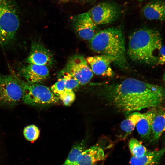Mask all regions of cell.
Here are the masks:
<instances>
[{"mask_svg":"<svg viewBox=\"0 0 165 165\" xmlns=\"http://www.w3.org/2000/svg\"><path fill=\"white\" fill-rule=\"evenodd\" d=\"M75 29L80 37L90 41L96 33V25L87 12L77 15L72 18Z\"/></svg>","mask_w":165,"mask_h":165,"instance_id":"obj_9","label":"cell"},{"mask_svg":"<svg viewBox=\"0 0 165 165\" xmlns=\"http://www.w3.org/2000/svg\"><path fill=\"white\" fill-rule=\"evenodd\" d=\"M61 73L65 80L66 90H73L80 85L77 79L68 72L62 71Z\"/></svg>","mask_w":165,"mask_h":165,"instance_id":"obj_22","label":"cell"},{"mask_svg":"<svg viewBox=\"0 0 165 165\" xmlns=\"http://www.w3.org/2000/svg\"><path fill=\"white\" fill-rule=\"evenodd\" d=\"M24 80L16 75L0 74V107H12L22 101Z\"/></svg>","mask_w":165,"mask_h":165,"instance_id":"obj_5","label":"cell"},{"mask_svg":"<svg viewBox=\"0 0 165 165\" xmlns=\"http://www.w3.org/2000/svg\"><path fill=\"white\" fill-rule=\"evenodd\" d=\"M156 108L142 113V117L136 126L141 138L145 141H149L151 138L152 123L156 112Z\"/></svg>","mask_w":165,"mask_h":165,"instance_id":"obj_15","label":"cell"},{"mask_svg":"<svg viewBox=\"0 0 165 165\" xmlns=\"http://www.w3.org/2000/svg\"><path fill=\"white\" fill-rule=\"evenodd\" d=\"M87 62L93 73L99 75L113 76L114 72L111 64L116 63L114 58L105 55L89 56L86 59Z\"/></svg>","mask_w":165,"mask_h":165,"instance_id":"obj_11","label":"cell"},{"mask_svg":"<svg viewBox=\"0 0 165 165\" xmlns=\"http://www.w3.org/2000/svg\"><path fill=\"white\" fill-rule=\"evenodd\" d=\"M86 142L83 140L73 146L68 157L62 165H76L78 157L85 148Z\"/></svg>","mask_w":165,"mask_h":165,"instance_id":"obj_19","label":"cell"},{"mask_svg":"<svg viewBox=\"0 0 165 165\" xmlns=\"http://www.w3.org/2000/svg\"><path fill=\"white\" fill-rule=\"evenodd\" d=\"M64 104L66 106H70L74 101L75 95L73 90H65L59 96Z\"/></svg>","mask_w":165,"mask_h":165,"instance_id":"obj_24","label":"cell"},{"mask_svg":"<svg viewBox=\"0 0 165 165\" xmlns=\"http://www.w3.org/2000/svg\"><path fill=\"white\" fill-rule=\"evenodd\" d=\"M143 13L144 16L150 20H164L165 3L161 0H154L143 8Z\"/></svg>","mask_w":165,"mask_h":165,"instance_id":"obj_16","label":"cell"},{"mask_svg":"<svg viewBox=\"0 0 165 165\" xmlns=\"http://www.w3.org/2000/svg\"><path fill=\"white\" fill-rule=\"evenodd\" d=\"M89 42L90 47L94 52L112 57L119 66L126 67L125 38L120 27H113L101 30Z\"/></svg>","mask_w":165,"mask_h":165,"instance_id":"obj_3","label":"cell"},{"mask_svg":"<svg viewBox=\"0 0 165 165\" xmlns=\"http://www.w3.org/2000/svg\"><path fill=\"white\" fill-rule=\"evenodd\" d=\"M18 71L19 75L30 84L40 83L49 75L48 67L44 65L28 64L20 68Z\"/></svg>","mask_w":165,"mask_h":165,"instance_id":"obj_10","label":"cell"},{"mask_svg":"<svg viewBox=\"0 0 165 165\" xmlns=\"http://www.w3.org/2000/svg\"><path fill=\"white\" fill-rule=\"evenodd\" d=\"M142 113L138 112L131 113L121 123L120 127L124 133L123 138L130 135L141 118Z\"/></svg>","mask_w":165,"mask_h":165,"instance_id":"obj_18","label":"cell"},{"mask_svg":"<svg viewBox=\"0 0 165 165\" xmlns=\"http://www.w3.org/2000/svg\"><path fill=\"white\" fill-rule=\"evenodd\" d=\"M128 146L132 156L135 157L142 156L148 151L140 141L133 138L130 140Z\"/></svg>","mask_w":165,"mask_h":165,"instance_id":"obj_20","label":"cell"},{"mask_svg":"<svg viewBox=\"0 0 165 165\" xmlns=\"http://www.w3.org/2000/svg\"><path fill=\"white\" fill-rule=\"evenodd\" d=\"M40 132L38 128L34 125H31L25 127L23 130V134L28 141H33L38 138Z\"/></svg>","mask_w":165,"mask_h":165,"instance_id":"obj_21","label":"cell"},{"mask_svg":"<svg viewBox=\"0 0 165 165\" xmlns=\"http://www.w3.org/2000/svg\"><path fill=\"white\" fill-rule=\"evenodd\" d=\"M59 98L48 87L40 83L30 84L24 81L22 101L33 106H42L57 102Z\"/></svg>","mask_w":165,"mask_h":165,"instance_id":"obj_6","label":"cell"},{"mask_svg":"<svg viewBox=\"0 0 165 165\" xmlns=\"http://www.w3.org/2000/svg\"><path fill=\"white\" fill-rule=\"evenodd\" d=\"M157 31L142 28L134 32L129 38L127 54L132 61L148 65L163 64L165 47Z\"/></svg>","mask_w":165,"mask_h":165,"instance_id":"obj_2","label":"cell"},{"mask_svg":"<svg viewBox=\"0 0 165 165\" xmlns=\"http://www.w3.org/2000/svg\"><path fill=\"white\" fill-rule=\"evenodd\" d=\"M105 158L103 148L96 145L81 153L78 157L76 165H96Z\"/></svg>","mask_w":165,"mask_h":165,"instance_id":"obj_13","label":"cell"},{"mask_svg":"<svg viewBox=\"0 0 165 165\" xmlns=\"http://www.w3.org/2000/svg\"><path fill=\"white\" fill-rule=\"evenodd\" d=\"M79 1L83 2H92L94 1L95 0H78Z\"/></svg>","mask_w":165,"mask_h":165,"instance_id":"obj_25","label":"cell"},{"mask_svg":"<svg viewBox=\"0 0 165 165\" xmlns=\"http://www.w3.org/2000/svg\"><path fill=\"white\" fill-rule=\"evenodd\" d=\"M164 130L165 109L164 107L160 105L156 108L152 123L150 142L153 144L157 143Z\"/></svg>","mask_w":165,"mask_h":165,"instance_id":"obj_14","label":"cell"},{"mask_svg":"<svg viewBox=\"0 0 165 165\" xmlns=\"http://www.w3.org/2000/svg\"><path fill=\"white\" fill-rule=\"evenodd\" d=\"M15 0H0V44L4 46L14 39L20 26Z\"/></svg>","mask_w":165,"mask_h":165,"instance_id":"obj_4","label":"cell"},{"mask_svg":"<svg viewBox=\"0 0 165 165\" xmlns=\"http://www.w3.org/2000/svg\"><path fill=\"white\" fill-rule=\"evenodd\" d=\"M51 91L56 96H59L66 90L65 80L64 78H60L51 88Z\"/></svg>","mask_w":165,"mask_h":165,"instance_id":"obj_23","label":"cell"},{"mask_svg":"<svg viewBox=\"0 0 165 165\" xmlns=\"http://www.w3.org/2000/svg\"><path fill=\"white\" fill-rule=\"evenodd\" d=\"M96 25H104L116 20L122 13L120 6L112 1L101 2L87 11Z\"/></svg>","mask_w":165,"mask_h":165,"instance_id":"obj_7","label":"cell"},{"mask_svg":"<svg viewBox=\"0 0 165 165\" xmlns=\"http://www.w3.org/2000/svg\"><path fill=\"white\" fill-rule=\"evenodd\" d=\"M25 61L28 64L47 66L52 65L54 62L52 53L43 44L38 42L32 43L30 53Z\"/></svg>","mask_w":165,"mask_h":165,"instance_id":"obj_12","label":"cell"},{"mask_svg":"<svg viewBox=\"0 0 165 165\" xmlns=\"http://www.w3.org/2000/svg\"><path fill=\"white\" fill-rule=\"evenodd\" d=\"M164 147L154 151H148L142 156H131L130 161V165H157L163 156Z\"/></svg>","mask_w":165,"mask_h":165,"instance_id":"obj_17","label":"cell"},{"mask_svg":"<svg viewBox=\"0 0 165 165\" xmlns=\"http://www.w3.org/2000/svg\"><path fill=\"white\" fill-rule=\"evenodd\" d=\"M100 92L109 106L126 114L156 108L165 99L163 86L133 78L105 84Z\"/></svg>","mask_w":165,"mask_h":165,"instance_id":"obj_1","label":"cell"},{"mask_svg":"<svg viewBox=\"0 0 165 165\" xmlns=\"http://www.w3.org/2000/svg\"><path fill=\"white\" fill-rule=\"evenodd\" d=\"M139 0L140 1H144L145 0Z\"/></svg>","mask_w":165,"mask_h":165,"instance_id":"obj_27","label":"cell"},{"mask_svg":"<svg viewBox=\"0 0 165 165\" xmlns=\"http://www.w3.org/2000/svg\"><path fill=\"white\" fill-rule=\"evenodd\" d=\"M62 71L70 73L77 79L80 85L88 83L94 75L86 59L79 54L71 57Z\"/></svg>","mask_w":165,"mask_h":165,"instance_id":"obj_8","label":"cell"},{"mask_svg":"<svg viewBox=\"0 0 165 165\" xmlns=\"http://www.w3.org/2000/svg\"><path fill=\"white\" fill-rule=\"evenodd\" d=\"M60 1H61L62 2H67L68 1H69L71 0H59Z\"/></svg>","mask_w":165,"mask_h":165,"instance_id":"obj_26","label":"cell"}]
</instances>
